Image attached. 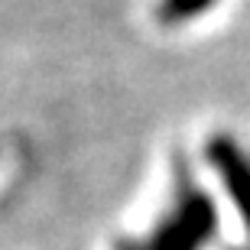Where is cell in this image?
I'll return each instance as SVG.
<instances>
[{
  "mask_svg": "<svg viewBox=\"0 0 250 250\" xmlns=\"http://www.w3.org/2000/svg\"><path fill=\"white\" fill-rule=\"evenodd\" d=\"M211 163H214V169H218V176H221L228 195H231L234 211L241 214L244 228H247V234H250V159L244 156L234 143L221 140V143L211 146Z\"/></svg>",
  "mask_w": 250,
  "mask_h": 250,
  "instance_id": "7a4b0ae2",
  "label": "cell"
},
{
  "mask_svg": "<svg viewBox=\"0 0 250 250\" xmlns=\"http://www.w3.org/2000/svg\"><path fill=\"white\" fill-rule=\"evenodd\" d=\"M214 228H218V218L208 195L198 192L192 179H182L176 205L169 208V214L159 221L153 237L140 250H202L214 237Z\"/></svg>",
  "mask_w": 250,
  "mask_h": 250,
  "instance_id": "6da1fadb",
  "label": "cell"
}]
</instances>
